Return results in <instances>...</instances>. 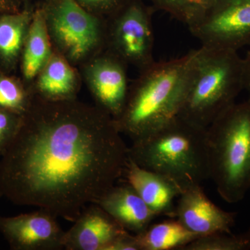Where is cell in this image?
<instances>
[{
  "mask_svg": "<svg viewBox=\"0 0 250 250\" xmlns=\"http://www.w3.org/2000/svg\"><path fill=\"white\" fill-rule=\"evenodd\" d=\"M24 1H25V4L32 5L36 7V6H41L48 1H52V0H24Z\"/></svg>",
  "mask_w": 250,
  "mask_h": 250,
  "instance_id": "cell-27",
  "label": "cell"
},
{
  "mask_svg": "<svg viewBox=\"0 0 250 250\" xmlns=\"http://www.w3.org/2000/svg\"><path fill=\"white\" fill-rule=\"evenodd\" d=\"M83 9L95 16L108 18L129 0H75Z\"/></svg>",
  "mask_w": 250,
  "mask_h": 250,
  "instance_id": "cell-23",
  "label": "cell"
},
{
  "mask_svg": "<svg viewBox=\"0 0 250 250\" xmlns=\"http://www.w3.org/2000/svg\"><path fill=\"white\" fill-rule=\"evenodd\" d=\"M35 8L24 4L18 12L0 14V70L5 73L14 74L19 68Z\"/></svg>",
  "mask_w": 250,
  "mask_h": 250,
  "instance_id": "cell-16",
  "label": "cell"
},
{
  "mask_svg": "<svg viewBox=\"0 0 250 250\" xmlns=\"http://www.w3.org/2000/svg\"><path fill=\"white\" fill-rule=\"evenodd\" d=\"M129 232L147 229L157 215L127 183L114 185L95 202Z\"/></svg>",
  "mask_w": 250,
  "mask_h": 250,
  "instance_id": "cell-14",
  "label": "cell"
},
{
  "mask_svg": "<svg viewBox=\"0 0 250 250\" xmlns=\"http://www.w3.org/2000/svg\"><path fill=\"white\" fill-rule=\"evenodd\" d=\"M1 197H2V195H1V192L0 191V198H1Z\"/></svg>",
  "mask_w": 250,
  "mask_h": 250,
  "instance_id": "cell-28",
  "label": "cell"
},
{
  "mask_svg": "<svg viewBox=\"0 0 250 250\" xmlns=\"http://www.w3.org/2000/svg\"><path fill=\"white\" fill-rule=\"evenodd\" d=\"M128 66L106 49L79 67L95 105L114 120L123 113L129 95Z\"/></svg>",
  "mask_w": 250,
  "mask_h": 250,
  "instance_id": "cell-9",
  "label": "cell"
},
{
  "mask_svg": "<svg viewBox=\"0 0 250 250\" xmlns=\"http://www.w3.org/2000/svg\"><path fill=\"white\" fill-rule=\"evenodd\" d=\"M34 97L21 77L0 70V109L23 117L30 108Z\"/></svg>",
  "mask_w": 250,
  "mask_h": 250,
  "instance_id": "cell-19",
  "label": "cell"
},
{
  "mask_svg": "<svg viewBox=\"0 0 250 250\" xmlns=\"http://www.w3.org/2000/svg\"><path fill=\"white\" fill-rule=\"evenodd\" d=\"M188 29L202 47L237 52L250 45V0H215Z\"/></svg>",
  "mask_w": 250,
  "mask_h": 250,
  "instance_id": "cell-8",
  "label": "cell"
},
{
  "mask_svg": "<svg viewBox=\"0 0 250 250\" xmlns=\"http://www.w3.org/2000/svg\"><path fill=\"white\" fill-rule=\"evenodd\" d=\"M250 228L244 232L232 234L219 233L202 236L182 250H250Z\"/></svg>",
  "mask_w": 250,
  "mask_h": 250,
  "instance_id": "cell-21",
  "label": "cell"
},
{
  "mask_svg": "<svg viewBox=\"0 0 250 250\" xmlns=\"http://www.w3.org/2000/svg\"><path fill=\"white\" fill-rule=\"evenodd\" d=\"M128 150L115 120L96 105L34 97L0 157V191L73 223L123 177Z\"/></svg>",
  "mask_w": 250,
  "mask_h": 250,
  "instance_id": "cell-1",
  "label": "cell"
},
{
  "mask_svg": "<svg viewBox=\"0 0 250 250\" xmlns=\"http://www.w3.org/2000/svg\"><path fill=\"white\" fill-rule=\"evenodd\" d=\"M123 176L129 184L157 215L174 218V202L183 190L166 176L143 168L128 159Z\"/></svg>",
  "mask_w": 250,
  "mask_h": 250,
  "instance_id": "cell-13",
  "label": "cell"
},
{
  "mask_svg": "<svg viewBox=\"0 0 250 250\" xmlns=\"http://www.w3.org/2000/svg\"><path fill=\"white\" fill-rule=\"evenodd\" d=\"M57 218L42 208L16 216L0 215V233L13 250H62L65 231Z\"/></svg>",
  "mask_w": 250,
  "mask_h": 250,
  "instance_id": "cell-10",
  "label": "cell"
},
{
  "mask_svg": "<svg viewBox=\"0 0 250 250\" xmlns=\"http://www.w3.org/2000/svg\"><path fill=\"white\" fill-rule=\"evenodd\" d=\"M22 116L0 109V157L14 142L21 129Z\"/></svg>",
  "mask_w": 250,
  "mask_h": 250,
  "instance_id": "cell-22",
  "label": "cell"
},
{
  "mask_svg": "<svg viewBox=\"0 0 250 250\" xmlns=\"http://www.w3.org/2000/svg\"><path fill=\"white\" fill-rule=\"evenodd\" d=\"M210 179L233 204L250 188V99L233 104L207 128Z\"/></svg>",
  "mask_w": 250,
  "mask_h": 250,
  "instance_id": "cell-5",
  "label": "cell"
},
{
  "mask_svg": "<svg viewBox=\"0 0 250 250\" xmlns=\"http://www.w3.org/2000/svg\"><path fill=\"white\" fill-rule=\"evenodd\" d=\"M244 90L243 59L236 51L197 49L187 96L179 116L208 128Z\"/></svg>",
  "mask_w": 250,
  "mask_h": 250,
  "instance_id": "cell-4",
  "label": "cell"
},
{
  "mask_svg": "<svg viewBox=\"0 0 250 250\" xmlns=\"http://www.w3.org/2000/svg\"><path fill=\"white\" fill-rule=\"evenodd\" d=\"M128 154L143 168L172 179L183 191L210 179L207 128L180 116L132 141Z\"/></svg>",
  "mask_w": 250,
  "mask_h": 250,
  "instance_id": "cell-3",
  "label": "cell"
},
{
  "mask_svg": "<svg viewBox=\"0 0 250 250\" xmlns=\"http://www.w3.org/2000/svg\"><path fill=\"white\" fill-rule=\"evenodd\" d=\"M25 4L24 0H0V14L21 11Z\"/></svg>",
  "mask_w": 250,
  "mask_h": 250,
  "instance_id": "cell-25",
  "label": "cell"
},
{
  "mask_svg": "<svg viewBox=\"0 0 250 250\" xmlns=\"http://www.w3.org/2000/svg\"><path fill=\"white\" fill-rule=\"evenodd\" d=\"M136 235L141 250H182L200 237L174 218L151 224L143 232Z\"/></svg>",
  "mask_w": 250,
  "mask_h": 250,
  "instance_id": "cell-18",
  "label": "cell"
},
{
  "mask_svg": "<svg viewBox=\"0 0 250 250\" xmlns=\"http://www.w3.org/2000/svg\"><path fill=\"white\" fill-rule=\"evenodd\" d=\"M82 80L78 67L54 52L48 62L33 82L34 96L46 101H67L77 99Z\"/></svg>",
  "mask_w": 250,
  "mask_h": 250,
  "instance_id": "cell-15",
  "label": "cell"
},
{
  "mask_svg": "<svg viewBox=\"0 0 250 250\" xmlns=\"http://www.w3.org/2000/svg\"><path fill=\"white\" fill-rule=\"evenodd\" d=\"M154 10L165 11L188 27L200 21L215 0H148Z\"/></svg>",
  "mask_w": 250,
  "mask_h": 250,
  "instance_id": "cell-20",
  "label": "cell"
},
{
  "mask_svg": "<svg viewBox=\"0 0 250 250\" xmlns=\"http://www.w3.org/2000/svg\"><path fill=\"white\" fill-rule=\"evenodd\" d=\"M106 250H141L136 234L125 231L117 237Z\"/></svg>",
  "mask_w": 250,
  "mask_h": 250,
  "instance_id": "cell-24",
  "label": "cell"
},
{
  "mask_svg": "<svg viewBox=\"0 0 250 250\" xmlns=\"http://www.w3.org/2000/svg\"><path fill=\"white\" fill-rule=\"evenodd\" d=\"M237 213L227 211L215 205L201 185L185 189L174 208V218L200 237L219 233H231Z\"/></svg>",
  "mask_w": 250,
  "mask_h": 250,
  "instance_id": "cell-11",
  "label": "cell"
},
{
  "mask_svg": "<svg viewBox=\"0 0 250 250\" xmlns=\"http://www.w3.org/2000/svg\"><path fill=\"white\" fill-rule=\"evenodd\" d=\"M54 52L77 67L106 49L107 20L75 0H52L39 6Z\"/></svg>",
  "mask_w": 250,
  "mask_h": 250,
  "instance_id": "cell-6",
  "label": "cell"
},
{
  "mask_svg": "<svg viewBox=\"0 0 250 250\" xmlns=\"http://www.w3.org/2000/svg\"><path fill=\"white\" fill-rule=\"evenodd\" d=\"M197 49L183 57L154 62L130 83L126 105L115 120L131 141L160 129L179 116L187 96Z\"/></svg>",
  "mask_w": 250,
  "mask_h": 250,
  "instance_id": "cell-2",
  "label": "cell"
},
{
  "mask_svg": "<svg viewBox=\"0 0 250 250\" xmlns=\"http://www.w3.org/2000/svg\"><path fill=\"white\" fill-rule=\"evenodd\" d=\"M244 68V90L248 93V98L250 99V50L247 54L246 58L243 59Z\"/></svg>",
  "mask_w": 250,
  "mask_h": 250,
  "instance_id": "cell-26",
  "label": "cell"
},
{
  "mask_svg": "<svg viewBox=\"0 0 250 250\" xmlns=\"http://www.w3.org/2000/svg\"><path fill=\"white\" fill-rule=\"evenodd\" d=\"M53 53L44 15L41 8L36 6L19 65L21 79L30 89Z\"/></svg>",
  "mask_w": 250,
  "mask_h": 250,
  "instance_id": "cell-17",
  "label": "cell"
},
{
  "mask_svg": "<svg viewBox=\"0 0 250 250\" xmlns=\"http://www.w3.org/2000/svg\"><path fill=\"white\" fill-rule=\"evenodd\" d=\"M74 225L63 236V249L106 250L108 246L126 230L95 203L82 210Z\"/></svg>",
  "mask_w": 250,
  "mask_h": 250,
  "instance_id": "cell-12",
  "label": "cell"
},
{
  "mask_svg": "<svg viewBox=\"0 0 250 250\" xmlns=\"http://www.w3.org/2000/svg\"><path fill=\"white\" fill-rule=\"evenodd\" d=\"M154 11L141 0H129L106 18V49L139 72L155 62L152 19Z\"/></svg>",
  "mask_w": 250,
  "mask_h": 250,
  "instance_id": "cell-7",
  "label": "cell"
}]
</instances>
